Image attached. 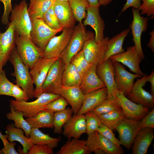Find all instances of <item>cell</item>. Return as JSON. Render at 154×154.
I'll list each match as a JSON object with an SVG mask.
<instances>
[{
  "label": "cell",
  "mask_w": 154,
  "mask_h": 154,
  "mask_svg": "<svg viewBox=\"0 0 154 154\" xmlns=\"http://www.w3.org/2000/svg\"><path fill=\"white\" fill-rule=\"evenodd\" d=\"M8 60L13 66V75L15 77L16 84L24 91L28 100L33 98L35 88L29 69L21 60L16 47L13 50Z\"/></svg>",
  "instance_id": "6da1fadb"
},
{
  "label": "cell",
  "mask_w": 154,
  "mask_h": 154,
  "mask_svg": "<svg viewBox=\"0 0 154 154\" xmlns=\"http://www.w3.org/2000/svg\"><path fill=\"white\" fill-rule=\"evenodd\" d=\"M94 36V33L86 30L82 23H78L75 26L69 43L60 57L65 66L70 62L74 56L82 50L85 43Z\"/></svg>",
  "instance_id": "7a4b0ae2"
},
{
  "label": "cell",
  "mask_w": 154,
  "mask_h": 154,
  "mask_svg": "<svg viewBox=\"0 0 154 154\" xmlns=\"http://www.w3.org/2000/svg\"><path fill=\"white\" fill-rule=\"evenodd\" d=\"M15 43L21 59L30 70L39 59L43 57L42 51L27 36L16 35Z\"/></svg>",
  "instance_id": "3957f363"
},
{
  "label": "cell",
  "mask_w": 154,
  "mask_h": 154,
  "mask_svg": "<svg viewBox=\"0 0 154 154\" xmlns=\"http://www.w3.org/2000/svg\"><path fill=\"white\" fill-rule=\"evenodd\" d=\"M60 96L55 94L43 92L34 101L17 102L11 100H9V105L13 106L15 109L22 112L24 117L27 118L33 116L40 111L46 110L48 104Z\"/></svg>",
  "instance_id": "277c9868"
},
{
  "label": "cell",
  "mask_w": 154,
  "mask_h": 154,
  "mask_svg": "<svg viewBox=\"0 0 154 154\" xmlns=\"http://www.w3.org/2000/svg\"><path fill=\"white\" fill-rule=\"evenodd\" d=\"M28 8L26 1L22 0L12 8L9 18L14 24L16 35L25 36L30 38L32 24Z\"/></svg>",
  "instance_id": "5b68a950"
},
{
  "label": "cell",
  "mask_w": 154,
  "mask_h": 154,
  "mask_svg": "<svg viewBox=\"0 0 154 154\" xmlns=\"http://www.w3.org/2000/svg\"><path fill=\"white\" fill-rule=\"evenodd\" d=\"M31 20L32 27L30 38L43 51L51 39L63 29L55 30L50 28L45 23L42 19Z\"/></svg>",
  "instance_id": "8992f818"
},
{
  "label": "cell",
  "mask_w": 154,
  "mask_h": 154,
  "mask_svg": "<svg viewBox=\"0 0 154 154\" xmlns=\"http://www.w3.org/2000/svg\"><path fill=\"white\" fill-rule=\"evenodd\" d=\"M86 144L91 153L95 154H123L121 146H118L97 131L88 135Z\"/></svg>",
  "instance_id": "52a82bcc"
},
{
  "label": "cell",
  "mask_w": 154,
  "mask_h": 154,
  "mask_svg": "<svg viewBox=\"0 0 154 154\" xmlns=\"http://www.w3.org/2000/svg\"><path fill=\"white\" fill-rule=\"evenodd\" d=\"M58 58H48L42 57L39 59L30 69L34 84L35 86L34 97L37 98L42 93V86L49 70Z\"/></svg>",
  "instance_id": "ba28073f"
},
{
  "label": "cell",
  "mask_w": 154,
  "mask_h": 154,
  "mask_svg": "<svg viewBox=\"0 0 154 154\" xmlns=\"http://www.w3.org/2000/svg\"><path fill=\"white\" fill-rule=\"evenodd\" d=\"M73 29L64 28L61 34L52 38L42 51L43 57L48 58L60 57L69 43Z\"/></svg>",
  "instance_id": "9c48e42d"
},
{
  "label": "cell",
  "mask_w": 154,
  "mask_h": 154,
  "mask_svg": "<svg viewBox=\"0 0 154 154\" xmlns=\"http://www.w3.org/2000/svg\"><path fill=\"white\" fill-rule=\"evenodd\" d=\"M65 67L64 64L60 57L54 63L42 85V93L58 95L62 86V75Z\"/></svg>",
  "instance_id": "30bf717a"
},
{
  "label": "cell",
  "mask_w": 154,
  "mask_h": 154,
  "mask_svg": "<svg viewBox=\"0 0 154 154\" xmlns=\"http://www.w3.org/2000/svg\"><path fill=\"white\" fill-rule=\"evenodd\" d=\"M96 72L98 77L105 83L107 98L116 97L119 94L115 81L113 62L109 58L96 66Z\"/></svg>",
  "instance_id": "8fae6325"
},
{
  "label": "cell",
  "mask_w": 154,
  "mask_h": 154,
  "mask_svg": "<svg viewBox=\"0 0 154 154\" xmlns=\"http://www.w3.org/2000/svg\"><path fill=\"white\" fill-rule=\"evenodd\" d=\"M148 77V75H146L141 79L138 78L126 97L135 103L153 109L154 107V96L143 88L147 82Z\"/></svg>",
  "instance_id": "7c38bea8"
},
{
  "label": "cell",
  "mask_w": 154,
  "mask_h": 154,
  "mask_svg": "<svg viewBox=\"0 0 154 154\" xmlns=\"http://www.w3.org/2000/svg\"><path fill=\"white\" fill-rule=\"evenodd\" d=\"M106 37L101 41H96L94 37L87 41L82 50L85 57L90 64L96 66L100 64L106 52L107 43L109 39Z\"/></svg>",
  "instance_id": "4fadbf2b"
},
{
  "label": "cell",
  "mask_w": 154,
  "mask_h": 154,
  "mask_svg": "<svg viewBox=\"0 0 154 154\" xmlns=\"http://www.w3.org/2000/svg\"><path fill=\"white\" fill-rule=\"evenodd\" d=\"M140 121H135L125 117L117 126L121 145L127 149L131 147L135 136L140 129Z\"/></svg>",
  "instance_id": "5bb4252c"
},
{
  "label": "cell",
  "mask_w": 154,
  "mask_h": 154,
  "mask_svg": "<svg viewBox=\"0 0 154 154\" xmlns=\"http://www.w3.org/2000/svg\"><path fill=\"white\" fill-rule=\"evenodd\" d=\"M132 11L133 18L129 27L133 37L132 40L139 55L143 59L145 56L142 48L141 37L142 33L147 30L149 18L141 16L137 9L132 7Z\"/></svg>",
  "instance_id": "9a60e30c"
},
{
  "label": "cell",
  "mask_w": 154,
  "mask_h": 154,
  "mask_svg": "<svg viewBox=\"0 0 154 154\" xmlns=\"http://www.w3.org/2000/svg\"><path fill=\"white\" fill-rule=\"evenodd\" d=\"M113 62L115 71V83L119 92L126 96L132 89L135 79L137 78H141L142 76L129 72L120 63Z\"/></svg>",
  "instance_id": "2e32d148"
},
{
  "label": "cell",
  "mask_w": 154,
  "mask_h": 154,
  "mask_svg": "<svg viewBox=\"0 0 154 154\" xmlns=\"http://www.w3.org/2000/svg\"><path fill=\"white\" fill-rule=\"evenodd\" d=\"M110 58L113 62L122 63L135 74L143 76L146 75L140 69L139 64L142 59L134 46L127 47L125 51L113 55Z\"/></svg>",
  "instance_id": "e0dca14e"
},
{
  "label": "cell",
  "mask_w": 154,
  "mask_h": 154,
  "mask_svg": "<svg viewBox=\"0 0 154 154\" xmlns=\"http://www.w3.org/2000/svg\"><path fill=\"white\" fill-rule=\"evenodd\" d=\"M126 117L135 121H140L151 111L150 109L131 101L119 92L116 97Z\"/></svg>",
  "instance_id": "ac0fdd59"
},
{
  "label": "cell",
  "mask_w": 154,
  "mask_h": 154,
  "mask_svg": "<svg viewBox=\"0 0 154 154\" xmlns=\"http://www.w3.org/2000/svg\"><path fill=\"white\" fill-rule=\"evenodd\" d=\"M6 30L0 31V62L2 67L9 60L13 49L15 47L16 35L14 26L12 22H9Z\"/></svg>",
  "instance_id": "d6986e66"
},
{
  "label": "cell",
  "mask_w": 154,
  "mask_h": 154,
  "mask_svg": "<svg viewBox=\"0 0 154 154\" xmlns=\"http://www.w3.org/2000/svg\"><path fill=\"white\" fill-rule=\"evenodd\" d=\"M99 8L98 6L89 4L86 9V16L82 23L84 27L90 25L94 30V39L97 42L100 41L104 38L105 28L104 21L100 15Z\"/></svg>",
  "instance_id": "ffe728a7"
},
{
  "label": "cell",
  "mask_w": 154,
  "mask_h": 154,
  "mask_svg": "<svg viewBox=\"0 0 154 154\" xmlns=\"http://www.w3.org/2000/svg\"><path fill=\"white\" fill-rule=\"evenodd\" d=\"M62 128L63 134L68 139H79L86 132L85 115L74 114Z\"/></svg>",
  "instance_id": "44dd1931"
},
{
  "label": "cell",
  "mask_w": 154,
  "mask_h": 154,
  "mask_svg": "<svg viewBox=\"0 0 154 154\" xmlns=\"http://www.w3.org/2000/svg\"><path fill=\"white\" fill-rule=\"evenodd\" d=\"M154 129L141 128L138 131L131 146L132 154H146L154 138Z\"/></svg>",
  "instance_id": "7402d4cb"
},
{
  "label": "cell",
  "mask_w": 154,
  "mask_h": 154,
  "mask_svg": "<svg viewBox=\"0 0 154 154\" xmlns=\"http://www.w3.org/2000/svg\"><path fill=\"white\" fill-rule=\"evenodd\" d=\"M53 9L59 22L63 29H73L76 21L68 1H54Z\"/></svg>",
  "instance_id": "603a6c76"
},
{
  "label": "cell",
  "mask_w": 154,
  "mask_h": 154,
  "mask_svg": "<svg viewBox=\"0 0 154 154\" xmlns=\"http://www.w3.org/2000/svg\"><path fill=\"white\" fill-rule=\"evenodd\" d=\"M107 96L106 87L84 94L82 105L77 114H85L90 111L106 100Z\"/></svg>",
  "instance_id": "cb8c5ba5"
},
{
  "label": "cell",
  "mask_w": 154,
  "mask_h": 154,
  "mask_svg": "<svg viewBox=\"0 0 154 154\" xmlns=\"http://www.w3.org/2000/svg\"><path fill=\"white\" fill-rule=\"evenodd\" d=\"M58 95L67 101L71 106L74 114H77L81 106L84 96L79 86H62Z\"/></svg>",
  "instance_id": "d4e9b609"
},
{
  "label": "cell",
  "mask_w": 154,
  "mask_h": 154,
  "mask_svg": "<svg viewBox=\"0 0 154 154\" xmlns=\"http://www.w3.org/2000/svg\"><path fill=\"white\" fill-rule=\"evenodd\" d=\"M96 65L92 64L82 78L79 87L84 94L106 87L105 83L98 77L96 72Z\"/></svg>",
  "instance_id": "484cf974"
},
{
  "label": "cell",
  "mask_w": 154,
  "mask_h": 154,
  "mask_svg": "<svg viewBox=\"0 0 154 154\" xmlns=\"http://www.w3.org/2000/svg\"><path fill=\"white\" fill-rule=\"evenodd\" d=\"M5 134L7 139L10 142L17 141L23 147L24 154H27L28 151L33 145L31 140L24 135L23 130L16 127L13 123L8 124L6 126Z\"/></svg>",
  "instance_id": "4316f807"
},
{
  "label": "cell",
  "mask_w": 154,
  "mask_h": 154,
  "mask_svg": "<svg viewBox=\"0 0 154 154\" xmlns=\"http://www.w3.org/2000/svg\"><path fill=\"white\" fill-rule=\"evenodd\" d=\"M129 31V29H125L109 39L106 52L101 63L113 55L124 51L123 48V43Z\"/></svg>",
  "instance_id": "83f0119b"
},
{
  "label": "cell",
  "mask_w": 154,
  "mask_h": 154,
  "mask_svg": "<svg viewBox=\"0 0 154 154\" xmlns=\"http://www.w3.org/2000/svg\"><path fill=\"white\" fill-rule=\"evenodd\" d=\"M90 151L86 140L79 139H68L57 152V154H89Z\"/></svg>",
  "instance_id": "f1b7e54d"
},
{
  "label": "cell",
  "mask_w": 154,
  "mask_h": 154,
  "mask_svg": "<svg viewBox=\"0 0 154 154\" xmlns=\"http://www.w3.org/2000/svg\"><path fill=\"white\" fill-rule=\"evenodd\" d=\"M54 113L47 110L40 111L32 117H28L25 120L32 128L53 129Z\"/></svg>",
  "instance_id": "f546056e"
},
{
  "label": "cell",
  "mask_w": 154,
  "mask_h": 154,
  "mask_svg": "<svg viewBox=\"0 0 154 154\" xmlns=\"http://www.w3.org/2000/svg\"><path fill=\"white\" fill-rule=\"evenodd\" d=\"M29 138L33 145H46L53 149L58 147L61 140L60 138L52 137L49 134L43 133L39 128H32Z\"/></svg>",
  "instance_id": "4dcf8cb0"
},
{
  "label": "cell",
  "mask_w": 154,
  "mask_h": 154,
  "mask_svg": "<svg viewBox=\"0 0 154 154\" xmlns=\"http://www.w3.org/2000/svg\"><path fill=\"white\" fill-rule=\"evenodd\" d=\"M54 1V0H30L28 10L31 19H42Z\"/></svg>",
  "instance_id": "1f68e13d"
},
{
  "label": "cell",
  "mask_w": 154,
  "mask_h": 154,
  "mask_svg": "<svg viewBox=\"0 0 154 154\" xmlns=\"http://www.w3.org/2000/svg\"><path fill=\"white\" fill-rule=\"evenodd\" d=\"M10 112L6 114L7 118L14 121V126L17 128H20L24 131L25 135L29 137L31 126L29 123L24 118L23 113L15 109L12 106L9 105Z\"/></svg>",
  "instance_id": "d6a6232c"
},
{
  "label": "cell",
  "mask_w": 154,
  "mask_h": 154,
  "mask_svg": "<svg viewBox=\"0 0 154 154\" xmlns=\"http://www.w3.org/2000/svg\"><path fill=\"white\" fill-rule=\"evenodd\" d=\"M82 78L71 63L65 66L62 77V85L65 86H79Z\"/></svg>",
  "instance_id": "836d02e7"
},
{
  "label": "cell",
  "mask_w": 154,
  "mask_h": 154,
  "mask_svg": "<svg viewBox=\"0 0 154 154\" xmlns=\"http://www.w3.org/2000/svg\"><path fill=\"white\" fill-rule=\"evenodd\" d=\"M102 123L112 130L126 117L121 109L98 116Z\"/></svg>",
  "instance_id": "e575fe53"
},
{
  "label": "cell",
  "mask_w": 154,
  "mask_h": 154,
  "mask_svg": "<svg viewBox=\"0 0 154 154\" xmlns=\"http://www.w3.org/2000/svg\"><path fill=\"white\" fill-rule=\"evenodd\" d=\"M73 113L72 109L70 108L54 113L53 124L54 133L60 134L62 133L63 125L69 120Z\"/></svg>",
  "instance_id": "d590c367"
},
{
  "label": "cell",
  "mask_w": 154,
  "mask_h": 154,
  "mask_svg": "<svg viewBox=\"0 0 154 154\" xmlns=\"http://www.w3.org/2000/svg\"><path fill=\"white\" fill-rule=\"evenodd\" d=\"M76 20L82 23L86 15V9L89 3L88 0H69L68 1Z\"/></svg>",
  "instance_id": "8d00e7d4"
},
{
  "label": "cell",
  "mask_w": 154,
  "mask_h": 154,
  "mask_svg": "<svg viewBox=\"0 0 154 154\" xmlns=\"http://www.w3.org/2000/svg\"><path fill=\"white\" fill-rule=\"evenodd\" d=\"M116 97L107 98L90 112L99 116L114 110L121 109Z\"/></svg>",
  "instance_id": "74e56055"
},
{
  "label": "cell",
  "mask_w": 154,
  "mask_h": 154,
  "mask_svg": "<svg viewBox=\"0 0 154 154\" xmlns=\"http://www.w3.org/2000/svg\"><path fill=\"white\" fill-rule=\"evenodd\" d=\"M70 63L74 66L82 78L93 64L86 60L82 50L73 56Z\"/></svg>",
  "instance_id": "f35d334b"
},
{
  "label": "cell",
  "mask_w": 154,
  "mask_h": 154,
  "mask_svg": "<svg viewBox=\"0 0 154 154\" xmlns=\"http://www.w3.org/2000/svg\"><path fill=\"white\" fill-rule=\"evenodd\" d=\"M86 132L88 135L97 131L101 124L99 117L91 112L85 114Z\"/></svg>",
  "instance_id": "ab89813d"
},
{
  "label": "cell",
  "mask_w": 154,
  "mask_h": 154,
  "mask_svg": "<svg viewBox=\"0 0 154 154\" xmlns=\"http://www.w3.org/2000/svg\"><path fill=\"white\" fill-rule=\"evenodd\" d=\"M42 19L46 25L52 29L55 30L63 29L60 25L55 13L53 4L44 14Z\"/></svg>",
  "instance_id": "60d3db41"
},
{
  "label": "cell",
  "mask_w": 154,
  "mask_h": 154,
  "mask_svg": "<svg viewBox=\"0 0 154 154\" xmlns=\"http://www.w3.org/2000/svg\"><path fill=\"white\" fill-rule=\"evenodd\" d=\"M68 104L67 101L60 96L48 104L46 110L54 113L65 109Z\"/></svg>",
  "instance_id": "b9f144b4"
},
{
  "label": "cell",
  "mask_w": 154,
  "mask_h": 154,
  "mask_svg": "<svg viewBox=\"0 0 154 154\" xmlns=\"http://www.w3.org/2000/svg\"><path fill=\"white\" fill-rule=\"evenodd\" d=\"M13 84L7 78L4 70L0 73V95L12 96L11 90Z\"/></svg>",
  "instance_id": "7bdbcfd3"
},
{
  "label": "cell",
  "mask_w": 154,
  "mask_h": 154,
  "mask_svg": "<svg viewBox=\"0 0 154 154\" xmlns=\"http://www.w3.org/2000/svg\"><path fill=\"white\" fill-rule=\"evenodd\" d=\"M113 131L102 123L97 131L99 133L117 146H121L120 140L116 137Z\"/></svg>",
  "instance_id": "ee69618b"
},
{
  "label": "cell",
  "mask_w": 154,
  "mask_h": 154,
  "mask_svg": "<svg viewBox=\"0 0 154 154\" xmlns=\"http://www.w3.org/2000/svg\"><path fill=\"white\" fill-rule=\"evenodd\" d=\"M142 2L138 9L141 11L140 14H146L152 19L154 16V0H141Z\"/></svg>",
  "instance_id": "f6af8a7d"
},
{
  "label": "cell",
  "mask_w": 154,
  "mask_h": 154,
  "mask_svg": "<svg viewBox=\"0 0 154 154\" xmlns=\"http://www.w3.org/2000/svg\"><path fill=\"white\" fill-rule=\"evenodd\" d=\"M53 149L46 145H33L29 149L28 154H53Z\"/></svg>",
  "instance_id": "bcb514c9"
},
{
  "label": "cell",
  "mask_w": 154,
  "mask_h": 154,
  "mask_svg": "<svg viewBox=\"0 0 154 154\" xmlns=\"http://www.w3.org/2000/svg\"><path fill=\"white\" fill-rule=\"evenodd\" d=\"M11 0H0V2L3 3L4 5V10L1 17V23L4 25L8 24L9 15L12 9Z\"/></svg>",
  "instance_id": "7dc6e473"
},
{
  "label": "cell",
  "mask_w": 154,
  "mask_h": 154,
  "mask_svg": "<svg viewBox=\"0 0 154 154\" xmlns=\"http://www.w3.org/2000/svg\"><path fill=\"white\" fill-rule=\"evenodd\" d=\"M11 94L17 102L27 101L28 100L24 91L16 84L12 87Z\"/></svg>",
  "instance_id": "c3c4849f"
},
{
  "label": "cell",
  "mask_w": 154,
  "mask_h": 154,
  "mask_svg": "<svg viewBox=\"0 0 154 154\" xmlns=\"http://www.w3.org/2000/svg\"><path fill=\"white\" fill-rule=\"evenodd\" d=\"M140 129L144 127L154 128V109H153L140 121Z\"/></svg>",
  "instance_id": "681fc988"
},
{
  "label": "cell",
  "mask_w": 154,
  "mask_h": 154,
  "mask_svg": "<svg viewBox=\"0 0 154 154\" xmlns=\"http://www.w3.org/2000/svg\"><path fill=\"white\" fill-rule=\"evenodd\" d=\"M141 0H127L119 15L129 7L138 9L141 4Z\"/></svg>",
  "instance_id": "f907efd6"
},
{
  "label": "cell",
  "mask_w": 154,
  "mask_h": 154,
  "mask_svg": "<svg viewBox=\"0 0 154 154\" xmlns=\"http://www.w3.org/2000/svg\"><path fill=\"white\" fill-rule=\"evenodd\" d=\"M16 144V142H8L3 145L4 147L1 149L3 154H18L15 149V146Z\"/></svg>",
  "instance_id": "816d5d0a"
},
{
  "label": "cell",
  "mask_w": 154,
  "mask_h": 154,
  "mask_svg": "<svg viewBox=\"0 0 154 154\" xmlns=\"http://www.w3.org/2000/svg\"><path fill=\"white\" fill-rule=\"evenodd\" d=\"M149 82L151 84V94L154 96V70H153L150 75L148 76L147 82Z\"/></svg>",
  "instance_id": "f5cc1de1"
},
{
  "label": "cell",
  "mask_w": 154,
  "mask_h": 154,
  "mask_svg": "<svg viewBox=\"0 0 154 154\" xmlns=\"http://www.w3.org/2000/svg\"><path fill=\"white\" fill-rule=\"evenodd\" d=\"M150 36L149 41L147 44V46L150 48L153 52H154V31L153 30L149 33Z\"/></svg>",
  "instance_id": "db71d44e"
},
{
  "label": "cell",
  "mask_w": 154,
  "mask_h": 154,
  "mask_svg": "<svg viewBox=\"0 0 154 154\" xmlns=\"http://www.w3.org/2000/svg\"><path fill=\"white\" fill-rule=\"evenodd\" d=\"M114 0H98V5L106 6L108 5Z\"/></svg>",
  "instance_id": "11a10c76"
},
{
  "label": "cell",
  "mask_w": 154,
  "mask_h": 154,
  "mask_svg": "<svg viewBox=\"0 0 154 154\" xmlns=\"http://www.w3.org/2000/svg\"><path fill=\"white\" fill-rule=\"evenodd\" d=\"M0 138L2 140L3 145H5L9 141L7 139L5 135H3L0 131Z\"/></svg>",
  "instance_id": "9f6ffc18"
},
{
  "label": "cell",
  "mask_w": 154,
  "mask_h": 154,
  "mask_svg": "<svg viewBox=\"0 0 154 154\" xmlns=\"http://www.w3.org/2000/svg\"><path fill=\"white\" fill-rule=\"evenodd\" d=\"M89 4L94 6H99L98 0H88Z\"/></svg>",
  "instance_id": "6f0895ef"
},
{
  "label": "cell",
  "mask_w": 154,
  "mask_h": 154,
  "mask_svg": "<svg viewBox=\"0 0 154 154\" xmlns=\"http://www.w3.org/2000/svg\"><path fill=\"white\" fill-rule=\"evenodd\" d=\"M54 1H68L69 0H54Z\"/></svg>",
  "instance_id": "680465c9"
},
{
  "label": "cell",
  "mask_w": 154,
  "mask_h": 154,
  "mask_svg": "<svg viewBox=\"0 0 154 154\" xmlns=\"http://www.w3.org/2000/svg\"><path fill=\"white\" fill-rule=\"evenodd\" d=\"M2 67L1 66L0 62V73L2 72L3 70L2 69Z\"/></svg>",
  "instance_id": "91938a15"
},
{
  "label": "cell",
  "mask_w": 154,
  "mask_h": 154,
  "mask_svg": "<svg viewBox=\"0 0 154 154\" xmlns=\"http://www.w3.org/2000/svg\"><path fill=\"white\" fill-rule=\"evenodd\" d=\"M0 154H3L2 149H0Z\"/></svg>",
  "instance_id": "94428289"
}]
</instances>
